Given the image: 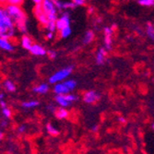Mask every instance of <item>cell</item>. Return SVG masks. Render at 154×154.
<instances>
[{"label":"cell","instance_id":"1","mask_svg":"<svg viewBox=\"0 0 154 154\" xmlns=\"http://www.w3.org/2000/svg\"><path fill=\"white\" fill-rule=\"evenodd\" d=\"M8 14L13 20L17 31L21 33H26L28 31V20L25 12L22 10L20 6L18 5H9L8 4L5 8Z\"/></svg>","mask_w":154,"mask_h":154},{"label":"cell","instance_id":"2","mask_svg":"<svg viewBox=\"0 0 154 154\" xmlns=\"http://www.w3.org/2000/svg\"><path fill=\"white\" fill-rule=\"evenodd\" d=\"M16 27L5 8L0 7V37L12 39L16 35Z\"/></svg>","mask_w":154,"mask_h":154},{"label":"cell","instance_id":"3","mask_svg":"<svg viewBox=\"0 0 154 154\" xmlns=\"http://www.w3.org/2000/svg\"><path fill=\"white\" fill-rule=\"evenodd\" d=\"M42 8L46 14L48 21H55L58 18L57 8L55 7L54 0H43L41 3Z\"/></svg>","mask_w":154,"mask_h":154},{"label":"cell","instance_id":"4","mask_svg":"<svg viewBox=\"0 0 154 154\" xmlns=\"http://www.w3.org/2000/svg\"><path fill=\"white\" fill-rule=\"evenodd\" d=\"M73 72V66H66L60 70L54 72L50 78H49V83L51 84H55L58 82H62L64 80H66V79H68V77L70 76Z\"/></svg>","mask_w":154,"mask_h":154},{"label":"cell","instance_id":"5","mask_svg":"<svg viewBox=\"0 0 154 154\" xmlns=\"http://www.w3.org/2000/svg\"><path fill=\"white\" fill-rule=\"evenodd\" d=\"M54 100L57 102V103L60 107H68L72 104L75 101L78 100V97L76 95L67 93V94H63V95H57L54 97Z\"/></svg>","mask_w":154,"mask_h":154},{"label":"cell","instance_id":"6","mask_svg":"<svg viewBox=\"0 0 154 154\" xmlns=\"http://www.w3.org/2000/svg\"><path fill=\"white\" fill-rule=\"evenodd\" d=\"M33 13H34V16H35L36 20H38V22L43 27H45L46 25V23L48 22V19H47L46 14L45 13L43 8H42L41 4L35 5L34 9H33Z\"/></svg>","mask_w":154,"mask_h":154},{"label":"cell","instance_id":"7","mask_svg":"<svg viewBox=\"0 0 154 154\" xmlns=\"http://www.w3.org/2000/svg\"><path fill=\"white\" fill-rule=\"evenodd\" d=\"M55 26H57V32L66 26H70V17H69V14L67 12H65L60 17H58L57 20H55Z\"/></svg>","mask_w":154,"mask_h":154},{"label":"cell","instance_id":"8","mask_svg":"<svg viewBox=\"0 0 154 154\" xmlns=\"http://www.w3.org/2000/svg\"><path fill=\"white\" fill-rule=\"evenodd\" d=\"M99 99H100V94L95 91H86L83 95V101L89 104L96 103Z\"/></svg>","mask_w":154,"mask_h":154},{"label":"cell","instance_id":"9","mask_svg":"<svg viewBox=\"0 0 154 154\" xmlns=\"http://www.w3.org/2000/svg\"><path fill=\"white\" fill-rule=\"evenodd\" d=\"M29 52L34 57H45V54H47L46 49L38 44H33L30 48Z\"/></svg>","mask_w":154,"mask_h":154},{"label":"cell","instance_id":"10","mask_svg":"<svg viewBox=\"0 0 154 154\" xmlns=\"http://www.w3.org/2000/svg\"><path fill=\"white\" fill-rule=\"evenodd\" d=\"M0 49L10 53L15 50V47H14V45L11 43L10 39L0 37Z\"/></svg>","mask_w":154,"mask_h":154},{"label":"cell","instance_id":"11","mask_svg":"<svg viewBox=\"0 0 154 154\" xmlns=\"http://www.w3.org/2000/svg\"><path fill=\"white\" fill-rule=\"evenodd\" d=\"M112 34H113V29L109 27L104 28V48L106 50L112 49Z\"/></svg>","mask_w":154,"mask_h":154},{"label":"cell","instance_id":"12","mask_svg":"<svg viewBox=\"0 0 154 154\" xmlns=\"http://www.w3.org/2000/svg\"><path fill=\"white\" fill-rule=\"evenodd\" d=\"M53 91L57 95H63V94H67V93L71 92L70 91L68 90V88L66 86V84L63 81L55 83L54 88H53Z\"/></svg>","mask_w":154,"mask_h":154},{"label":"cell","instance_id":"13","mask_svg":"<svg viewBox=\"0 0 154 154\" xmlns=\"http://www.w3.org/2000/svg\"><path fill=\"white\" fill-rule=\"evenodd\" d=\"M54 4L57 10H66L75 8V5L72 1H61V0H54Z\"/></svg>","mask_w":154,"mask_h":154},{"label":"cell","instance_id":"14","mask_svg":"<svg viewBox=\"0 0 154 154\" xmlns=\"http://www.w3.org/2000/svg\"><path fill=\"white\" fill-rule=\"evenodd\" d=\"M106 51L107 50L104 47H101L99 50H98V52L96 54V57H95V61L98 66H102L104 63L105 57H106Z\"/></svg>","mask_w":154,"mask_h":154},{"label":"cell","instance_id":"15","mask_svg":"<svg viewBox=\"0 0 154 154\" xmlns=\"http://www.w3.org/2000/svg\"><path fill=\"white\" fill-rule=\"evenodd\" d=\"M32 45H33L32 40L31 39L30 36H28V35L25 34V35H23V36L21 37V39H20V45H21V47H22L23 49L29 51Z\"/></svg>","mask_w":154,"mask_h":154},{"label":"cell","instance_id":"16","mask_svg":"<svg viewBox=\"0 0 154 154\" xmlns=\"http://www.w3.org/2000/svg\"><path fill=\"white\" fill-rule=\"evenodd\" d=\"M50 88H49V85L47 83H42V84H39V85L35 86L33 89H32V91L37 93V94H45L49 91Z\"/></svg>","mask_w":154,"mask_h":154},{"label":"cell","instance_id":"17","mask_svg":"<svg viewBox=\"0 0 154 154\" xmlns=\"http://www.w3.org/2000/svg\"><path fill=\"white\" fill-rule=\"evenodd\" d=\"M3 87L8 92H14V91H16V89H17L14 82L10 79H6L3 82Z\"/></svg>","mask_w":154,"mask_h":154},{"label":"cell","instance_id":"18","mask_svg":"<svg viewBox=\"0 0 154 154\" xmlns=\"http://www.w3.org/2000/svg\"><path fill=\"white\" fill-rule=\"evenodd\" d=\"M94 37H95V35H94V32L92 31L86 32L85 35H84V37H83V44L84 45H90L94 40Z\"/></svg>","mask_w":154,"mask_h":154},{"label":"cell","instance_id":"19","mask_svg":"<svg viewBox=\"0 0 154 154\" xmlns=\"http://www.w3.org/2000/svg\"><path fill=\"white\" fill-rule=\"evenodd\" d=\"M58 32H59L60 37L63 38V39H66V38H67V37H69V36L71 35V33H72V29H71V27H70V26H66V27L63 28V29H61V30L58 31Z\"/></svg>","mask_w":154,"mask_h":154},{"label":"cell","instance_id":"20","mask_svg":"<svg viewBox=\"0 0 154 154\" xmlns=\"http://www.w3.org/2000/svg\"><path fill=\"white\" fill-rule=\"evenodd\" d=\"M55 115H57V117L59 118V119H65L68 116H69V113L64 108V107H61L57 110H55Z\"/></svg>","mask_w":154,"mask_h":154},{"label":"cell","instance_id":"21","mask_svg":"<svg viewBox=\"0 0 154 154\" xmlns=\"http://www.w3.org/2000/svg\"><path fill=\"white\" fill-rule=\"evenodd\" d=\"M39 104H40V103H39L38 101L32 100V101L24 102V103H22L21 105H22V107H24V108H26V109H32V108H34V107L39 106Z\"/></svg>","mask_w":154,"mask_h":154},{"label":"cell","instance_id":"22","mask_svg":"<svg viewBox=\"0 0 154 154\" xmlns=\"http://www.w3.org/2000/svg\"><path fill=\"white\" fill-rule=\"evenodd\" d=\"M63 82L66 84V86L68 88V90L70 91H74L75 88L77 87V81L74 80V79H66L64 80Z\"/></svg>","mask_w":154,"mask_h":154},{"label":"cell","instance_id":"23","mask_svg":"<svg viewBox=\"0 0 154 154\" xmlns=\"http://www.w3.org/2000/svg\"><path fill=\"white\" fill-rule=\"evenodd\" d=\"M45 29L48 32H55L57 31V26H55V21H48L46 23V25L45 26Z\"/></svg>","mask_w":154,"mask_h":154},{"label":"cell","instance_id":"24","mask_svg":"<svg viewBox=\"0 0 154 154\" xmlns=\"http://www.w3.org/2000/svg\"><path fill=\"white\" fill-rule=\"evenodd\" d=\"M46 129H47V132L52 135V136H57L59 134L58 130L55 128L54 125H52L51 124H47L46 125Z\"/></svg>","mask_w":154,"mask_h":154},{"label":"cell","instance_id":"25","mask_svg":"<svg viewBox=\"0 0 154 154\" xmlns=\"http://www.w3.org/2000/svg\"><path fill=\"white\" fill-rule=\"evenodd\" d=\"M147 32H148V35L149 36V38L154 41V28L151 24H148Z\"/></svg>","mask_w":154,"mask_h":154},{"label":"cell","instance_id":"26","mask_svg":"<svg viewBox=\"0 0 154 154\" xmlns=\"http://www.w3.org/2000/svg\"><path fill=\"white\" fill-rule=\"evenodd\" d=\"M138 3L142 6H146V7H150V6L154 5V2L150 1V0H138Z\"/></svg>","mask_w":154,"mask_h":154},{"label":"cell","instance_id":"27","mask_svg":"<svg viewBox=\"0 0 154 154\" xmlns=\"http://www.w3.org/2000/svg\"><path fill=\"white\" fill-rule=\"evenodd\" d=\"M2 114L6 118H10L11 117V111L8 107L2 108Z\"/></svg>","mask_w":154,"mask_h":154},{"label":"cell","instance_id":"28","mask_svg":"<svg viewBox=\"0 0 154 154\" xmlns=\"http://www.w3.org/2000/svg\"><path fill=\"white\" fill-rule=\"evenodd\" d=\"M47 54H48V57L51 59H55V58L57 57V51H54V50L47 51Z\"/></svg>","mask_w":154,"mask_h":154},{"label":"cell","instance_id":"29","mask_svg":"<svg viewBox=\"0 0 154 154\" xmlns=\"http://www.w3.org/2000/svg\"><path fill=\"white\" fill-rule=\"evenodd\" d=\"M7 3L9 5H18L20 6L23 3V0H7Z\"/></svg>","mask_w":154,"mask_h":154},{"label":"cell","instance_id":"30","mask_svg":"<svg viewBox=\"0 0 154 154\" xmlns=\"http://www.w3.org/2000/svg\"><path fill=\"white\" fill-rule=\"evenodd\" d=\"M71 1L73 2L75 7H80L85 4V0H71Z\"/></svg>","mask_w":154,"mask_h":154},{"label":"cell","instance_id":"31","mask_svg":"<svg viewBox=\"0 0 154 154\" xmlns=\"http://www.w3.org/2000/svg\"><path fill=\"white\" fill-rule=\"evenodd\" d=\"M54 33L55 32H47V33L45 34V37L47 40H53L54 38Z\"/></svg>","mask_w":154,"mask_h":154},{"label":"cell","instance_id":"32","mask_svg":"<svg viewBox=\"0 0 154 154\" xmlns=\"http://www.w3.org/2000/svg\"><path fill=\"white\" fill-rule=\"evenodd\" d=\"M18 131L20 133H23L25 131V125H20V127L19 128V129H18Z\"/></svg>","mask_w":154,"mask_h":154},{"label":"cell","instance_id":"33","mask_svg":"<svg viewBox=\"0 0 154 154\" xmlns=\"http://www.w3.org/2000/svg\"><path fill=\"white\" fill-rule=\"evenodd\" d=\"M47 109H48L49 111H51V112H54V111L57 110V109H55V107H54L53 105H49V106H47Z\"/></svg>","mask_w":154,"mask_h":154},{"label":"cell","instance_id":"34","mask_svg":"<svg viewBox=\"0 0 154 154\" xmlns=\"http://www.w3.org/2000/svg\"><path fill=\"white\" fill-rule=\"evenodd\" d=\"M0 106H1L2 108H5V107H7V104H6V103H5L3 100L0 101Z\"/></svg>","mask_w":154,"mask_h":154},{"label":"cell","instance_id":"35","mask_svg":"<svg viewBox=\"0 0 154 154\" xmlns=\"http://www.w3.org/2000/svg\"><path fill=\"white\" fill-rule=\"evenodd\" d=\"M7 125H8V122H7V121H5V120L1 121V127H3V128H6Z\"/></svg>","mask_w":154,"mask_h":154},{"label":"cell","instance_id":"36","mask_svg":"<svg viewBox=\"0 0 154 154\" xmlns=\"http://www.w3.org/2000/svg\"><path fill=\"white\" fill-rule=\"evenodd\" d=\"M32 2L35 4V5H38V4H41L43 2V0H32Z\"/></svg>","mask_w":154,"mask_h":154},{"label":"cell","instance_id":"37","mask_svg":"<svg viewBox=\"0 0 154 154\" xmlns=\"http://www.w3.org/2000/svg\"><path fill=\"white\" fill-rule=\"evenodd\" d=\"M98 129H99V128H98V125H94L91 130H92L93 132H96V131H98Z\"/></svg>","mask_w":154,"mask_h":154},{"label":"cell","instance_id":"38","mask_svg":"<svg viewBox=\"0 0 154 154\" xmlns=\"http://www.w3.org/2000/svg\"><path fill=\"white\" fill-rule=\"evenodd\" d=\"M4 97H5V94H4V93H0V101L3 100V99H4Z\"/></svg>","mask_w":154,"mask_h":154},{"label":"cell","instance_id":"39","mask_svg":"<svg viewBox=\"0 0 154 154\" xmlns=\"http://www.w3.org/2000/svg\"><path fill=\"white\" fill-rule=\"evenodd\" d=\"M119 121H120V122H122V123H125V120L123 117H119Z\"/></svg>","mask_w":154,"mask_h":154},{"label":"cell","instance_id":"40","mask_svg":"<svg viewBox=\"0 0 154 154\" xmlns=\"http://www.w3.org/2000/svg\"><path fill=\"white\" fill-rule=\"evenodd\" d=\"M7 3V0H0V4H5Z\"/></svg>","mask_w":154,"mask_h":154},{"label":"cell","instance_id":"41","mask_svg":"<svg viewBox=\"0 0 154 154\" xmlns=\"http://www.w3.org/2000/svg\"><path fill=\"white\" fill-rule=\"evenodd\" d=\"M89 12H90V13H92V12H93V8H90Z\"/></svg>","mask_w":154,"mask_h":154},{"label":"cell","instance_id":"42","mask_svg":"<svg viewBox=\"0 0 154 154\" xmlns=\"http://www.w3.org/2000/svg\"><path fill=\"white\" fill-rule=\"evenodd\" d=\"M2 137H3V134H2V132L0 131V140H1L2 139Z\"/></svg>","mask_w":154,"mask_h":154},{"label":"cell","instance_id":"43","mask_svg":"<svg viewBox=\"0 0 154 154\" xmlns=\"http://www.w3.org/2000/svg\"><path fill=\"white\" fill-rule=\"evenodd\" d=\"M150 1H153V2H154V0H150Z\"/></svg>","mask_w":154,"mask_h":154},{"label":"cell","instance_id":"44","mask_svg":"<svg viewBox=\"0 0 154 154\" xmlns=\"http://www.w3.org/2000/svg\"><path fill=\"white\" fill-rule=\"evenodd\" d=\"M153 128H154V124H153Z\"/></svg>","mask_w":154,"mask_h":154}]
</instances>
